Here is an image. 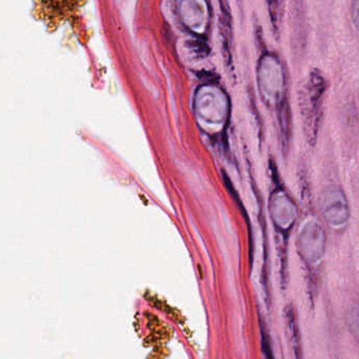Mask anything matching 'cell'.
Returning a JSON list of instances; mask_svg holds the SVG:
<instances>
[{"instance_id": "6da1fadb", "label": "cell", "mask_w": 359, "mask_h": 359, "mask_svg": "<svg viewBox=\"0 0 359 359\" xmlns=\"http://www.w3.org/2000/svg\"><path fill=\"white\" fill-rule=\"evenodd\" d=\"M327 80L322 71L314 69L303 92V115L309 143L316 145L323 120V105L327 92Z\"/></svg>"}, {"instance_id": "7a4b0ae2", "label": "cell", "mask_w": 359, "mask_h": 359, "mask_svg": "<svg viewBox=\"0 0 359 359\" xmlns=\"http://www.w3.org/2000/svg\"><path fill=\"white\" fill-rule=\"evenodd\" d=\"M320 210L331 227H343L349 221L350 209L347 197L341 188L329 185L320 193Z\"/></svg>"}, {"instance_id": "3957f363", "label": "cell", "mask_w": 359, "mask_h": 359, "mask_svg": "<svg viewBox=\"0 0 359 359\" xmlns=\"http://www.w3.org/2000/svg\"><path fill=\"white\" fill-rule=\"evenodd\" d=\"M302 255L308 263H316L326 250V233L318 221H311L302 230L299 235Z\"/></svg>"}, {"instance_id": "277c9868", "label": "cell", "mask_w": 359, "mask_h": 359, "mask_svg": "<svg viewBox=\"0 0 359 359\" xmlns=\"http://www.w3.org/2000/svg\"><path fill=\"white\" fill-rule=\"evenodd\" d=\"M346 320H347L348 328L350 332L353 335L354 339L359 341V303H354L348 310L347 315H346Z\"/></svg>"}, {"instance_id": "5b68a950", "label": "cell", "mask_w": 359, "mask_h": 359, "mask_svg": "<svg viewBox=\"0 0 359 359\" xmlns=\"http://www.w3.org/2000/svg\"><path fill=\"white\" fill-rule=\"evenodd\" d=\"M351 10L352 22L359 32V0H353Z\"/></svg>"}]
</instances>
